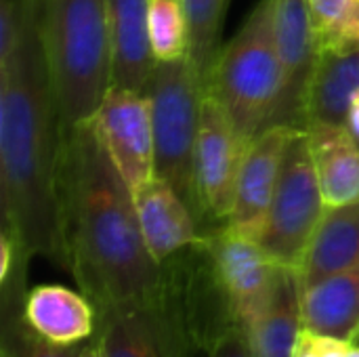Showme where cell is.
Returning <instances> with one entry per match:
<instances>
[{
  "label": "cell",
  "mask_w": 359,
  "mask_h": 357,
  "mask_svg": "<svg viewBox=\"0 0 359 357\" xmlns=\"http://www.w3.org/2000/svg\"><path fill=\"white\" fill-rule=\"evenodd\" d=\"M57 196L67 271L97 316L162 290L166 265L149 252L135 196L93 120L61 130Z\"/></svg>",
  "instance_id": "6da1fadb"
},
{
  "label": "cell",
  "mask_w": 359,
  "mask_h": 357,
  "mask_svg": "<svg viewBox=\"0 0 359 357\" xmlns=\"http://www.w3.org/2000/svg\"><path fill=\"white\" fill-rule=\"evenodd\" d=\"M61 130L40 34V0H32L23 44L0 65L2 227L32 257L67 271L57 196Z\"/></svg>",
  "instance_id": "7a4b0ae2"
},
{
  "label": "cell",
  "mask_w": 359,
  "mask_h": 357,
  "mask_svg": "<svg viewBox=\"0 0 359 357\" xmlns=\"http://www.w3.org/2000/svg\"><path fill=\"white\" fill-rule=\"evenodd\" d=\"M40 34L61 128L90 122L114 86L105 0H40Z\"/></svg>",
  "instance_id": "3957f363"
},
{
  "label": "cell",
  "mask_w": 359,
  "mask_h": 357,
  "mask_svg": "<svg viewBox=\"0 0 359 357\" xmlns=\"http://www.w3.org/2000/svg\"><path fill=\"white\" fill-rule=\"evenodd\" d=\"M206 93L221 103L248 143L271 124L282 95L273 0H261L221 48Z\"/></svg>",
  "instance_id": "277c9868"
},
{
  "label": "cell",
  "mask_w": 359,
  "mask_h": 357,
  "mask_svg": "<svg viewBox=\"0 0 359 357\" xmlns=\"http://www.w3.org/2000/svg\"><path fill=\"white\" fill-rule=\"evenodd\" d=\"M145 95L154 120L156 177L170 183L198 215L194 154L206 84L189 57L156 61Z\"/></svg>",
  "instance_id": "5b68a950"
},
{
  "label": "cell",
  "mask_w": 359,
  "mask_h": 357,
  "mask_svg": "<svg viewBox=\"0 0 359 357\" xmlns=\"http://www.w3.org/2000/svg\"><path fill=\"white\" fill-rule=\"evenodd\" d=\"M326 210L328 204L316 175L307 128H297L257 242L278 265L299 271Z\"/></svg>",
  "instance_id": "8992f818"
},
{
  "label": "cell",
  "mask_w": 359,
  "mask_h": 357,
  "mask_svg": "<svg viewBox=\"0 0 359 357\" xmlns=\"http://www.w3.org/2000/svg\"><path fill=\"white\" fill-rule=\"evenodd\" d=\"M95 339L103 357H194L198 349L168 267L156 297L97 316Z\"/></svg>",
  "instance_id": "52a82bcc"
},
{
  "label": "cell",
  "mask_w": 359,
  "mask_h": 357,
  "mask_svg": "<svg viewBox=\"0 0 359 357\" xmlns=\"http://www.w3.org/2000/svg\"><path fill=\"white\" fill-rule=\"evenodd\" d=\"M246 149L248 141L238 133L221 103L206 93L194 154L198 217L221 225L229 221Z\"/></svg>",
  "instance_id": "ba28073f"
},
{
  "label": "cell",
  "mask_w": 359,
  "mask_h": 357,
  "mask_svg": "<svg viewBox=\"0 0 359 357\" xmlns=\"http://www.w3.org/2000/svg\"><path fill=\"white\" fill-rule=\"evenodd\" d=\"M93 124L107 156L133 194L156 177L154 120L145 93L114 84Z\"/></svg>",
  "instance_id": "9c48e42d"
},
{
  "label": "cell",
  "mask_w": 359,
  "mask_h": 357,
  "mask_svg": "<svg viewBox=\"0 0 359 357\" xmlns=\"http://www.w3.org/2000/svg\"><path fill=\"white\" fill-rule=\"evenodd\" d=\"M276 42L282 65V95L271 124L305 128V109L320 46L311 23L309 0H273Z\"/></svg>",
  "instance_id": "30bf717a"
},
{
  "label": "cell",
  "mask_w": 359,
  "mask_h": 357,
  "mask_svg": "<svg viewBox=\"0 0 359 357\" xmlns=\"http://www.w3.org/2000/svg\"><path fill=\"white\" fill-rule=\"evenodd\" d=\"M204 246L240 324L246 326L271 292L282 265H278L257 240L227 225L206 234Z\"/></svg>",
  "instance_id": "8fae6325"
},
{
  "label": "cell",
  "mask_w": 359,
  "mask_h": 357,
  "mask_svg": "<svg viewBox=\"0 0 359 357\" xmlns=\"http://www.w3.org/2000/svg\"><path fill=\"white\" fill-rule=\"evenodd\" d=\"M294 130L297 128L273 124L248 143L238 177L233 210L225 223L227 227L259 240L282 177V166Z\"/></svg>",
  "instance_id": "7c38bea8"
},
{
  "label": "cell",
  "mask_w": 359,
  "mask_h": 357,
  "mask_svg": "<svg viewBox=\"0 0 359 357\" xmlns=\"http://www.w3.org/2000/svg\"><path fill=\"white\" fill-rule=\"evenodd\" d=\"M133 196L145 244L158 263L164 265L206 240L198 215L170 183L154 177Z\"/></svg>",
  "instance_id": "4fadbf2b"
},
{
  "label": "cell",
  "mask_w": 359,
  "mask_h": 357,
  "mask_svg": "<svg viewBox=\"0 0 359 357\" xmlns=\"http://www.w3.org/2000/svg\"><path fill=\"white\" fill-rule=\"evenodd\" d=\"M255 357H292L303 330V284L292 267H280L273 288L244 326Z\"/></svg>",
  "instance_id": "5bb4252c"
},
{
  "label": "cell",
  "mask_w": 359,
  "mask_h": 357,
  "mask_svg": "<svg viewBox=\"0 0 359 357\" xmlns=\"http://www.w3.org/2000/svg\"><path fill=\"white\" fill-rule=\"evenodd\" d=\"M303 328L353 341L359 330V261L303 288Z\"/></svg>",
  "instance_id": "9a60e30c"
},
{
  "label": "cell",
  "mask_w": 359,
  "mask_h": 357,
  "mask_svg": "<svg viewBox=\"0 0 359 357\" xmlns=\"http://www.w3.org/2000/svg\"><path fill=\"white\" fill-rule=\"evenodd\" d=\"M114 42V84L145 93L156 59L149 46V0H105Z\"/></svg>",
  "instance_id": "2e32d148"
},
{
  "label": "cell",
  "mask_w": 359,
  "mask_h": 357,
  "mask_svg": "<svg viewBox=\"0 0 359 357\" xmlns=\"http://www.w3.org/2000/svg\"><path fill=\"white\" fill-rule=\"evenodd\" d=\"M25 320L59 345L84 343L97 332V309L82 292L65 286H36L25 297Z\"/></svg>",
  "instance_id": "e0dca14e"
},
{
  "label": "cell",
  "mask_w": 359,
  "mask_h": 357,
  "mask_svg": "<svg viewBox=\"0 0 359 357\" xmlns=\"http://www.w3.org/2000/svg\"><path fill=\"white\" fill-rule=\"evenodd\" d=\"M309 149L328 208L359 200V145L345 124H309Z\"/></svg>",
  "instance_id": "ac0fdd59"
},
{
  "label": "cell",
  "mask_w": 359,
  "mask_h": 357,
  "mask_svg": "<svg viewBox=\"0 0 359 357\" xmlns=\"http://www.w3.org/2000/svg\"><path fill=\"white\" fill-rule=\"evenodd\" d=\"M359 88V44L320 48L311 78L305 128L309 124H345L353 95Z\"/></svg>",
  "instance_id": "d6986e66"
},
{
  "label": "cell",
  "mask_w": 359,
  "mask_h": 357,
  "mask_svg": "<svg viewBox=\"0 0 359 357\" xmlns=\"http://www.w3.org/2000/svg\"><path fill=\"white\" fill-rule=\"evenodd\" d=\"M359 261V200L326 210L299 269L303 288Z\"/></svg>",
  "instance_id": "ffe728a7"
},
{
  "label": "cell",
  "mask_w": 359,
  "mask_h": 357,
  "mask_svg": "<svg viewBox=\"0 0 359 357\" xmlns=\"http://www.w3.org/2000/svg\"><path fill=\"white\" fill-rule=\"evenodd\" d=\"M227 6L229 0H183L189 36L187 57L204 84L221 53V32Z\"/></svg>",
  "instance_id": "44dd1931"
},
{
  "label": "cell",
  "mask_w": 359,
  "mask_h": 357,
  "mask_svg": "<svg viewBox=\"0 0 359 357\" xmlns=\"http://www.w3.org/2000/svg\"><path fill=\"white\" fill-rule=\"evenodd\" d=\"M147 34L156 61L187 57L189 36L183 0H149Z\"/></svg>",
  "instance_id": "7402d4cb"
},
{
  "label": "cell",
  "mask_w": 359,
  "mask_h": 357,
  "mask_svg": "<svg viewBox=\"0 0 359 357\" xmlns=\"http://www.w3.org/2000/svg\"><path fill=\"white\" fill-rule=\"evenodd\" d=\"M320 48L359 44V0H309Z\"/></svg>",
  "instance_id": "603a6c76"
},
{
  "label": "cell",
  "mask_w": 359,
  "mask_h": 357,
  "mask_svg": "<svg viewBox=\"0 0 359 357\" xmlns=\"http://www.w3.org/2000/svg\"><path fill=\"white\" fill-rule=\"evenodd\" d=\"M84 343L59 345L36 332L25 311L0 318V357H80Z\"/></svg>",
  "instance_id": "cb8c5ba5"
},
{
  "label": "cell",
  "mask_w": 359,
  "mask_h": 357,
  "mask_svg": "<svg viewBox=\"0 0 359 357\" xmlns=\"http://www.w3.org/2000/svg\"><path fill=\"white\" fill-rule=\"evenodd\" d=\"M347 349H349V341H341L303 328L292 357H345Z\"/></svg>",
  "instance_id": "d4e9b609"
},
{
  "label": "cell",
  "mask_w": 359,
  "mask_h": 357,
  "mask_svg": "<svg viewBox=\"0 0 359 357\" xmlns=\"http://www.w3.org/2000/svg\"><path fill=\"white\" fill-rule=\"evenodd\" d=\"M208 357H255L244 326H233L223 337H219L206 351Z\"/></svg>",
  "instance_id": "484cf974"
},
{
  "label": "cell",
  "mask_w": 359,
  "mask_h": 357,
  "mask_svg": "<svg viewBox=\"0 0 359 357\" xmlns=\"http://www.w3.org/2000/svg\"><path fill=\"white\" fill-rule=\"evenodd\" d=\"M347 130L353 135V139L358 141L359 145V88L358 93L353 95L351 99V105H349V112H347V122H345Z\"/></svg>",
  "instance_id": "4316f807"
},
{
  "label": "cell",
  "mask_w": 359,
  "mask_h": 357,
  "mask_svg": "<svg viewBox=\"0 0 359 357\" xmlns=\"http://www.w3.org/2000/svg\"><path fill=\"white\" fill-rule=\"evenodd\" d=\"M80 357H103V351H101V347H99L97 339H95L90 345H86V347H84V351H82V356Z\"/></svg>",
  "instance_id": "83f0119b"
},
{
  "label": "cell",
  "mask_w": 359,
  "mask_h": 357,
  "mask_svg": "<svg viewBox=\"0 0 359 357\" xmlns=\"http://www.w3.org/2000/svg\"><path fill=\"white\" fill-rule=\"evenodd\" d=\"M345 357H359V347H358V345L349 343V349H347V356H345Z\"/></svg>",
  "instance_id": "f1b7e54d"
},
{
  "label": "cell",
  "mask_w": 359,
  "mask_h": 357,
  "mask_svg": "<svg viewBox=\"0 0 359 357\" xmlns=\"http://www.w3.org/2000/svg\"><path fill=\"white\" fill-rule=\"evenodd\" d=\"M351 343H353V345H358V347H359V330H358V335L353 337V341H351Z\"/></svg>",
  "instance_id": "f546056e"
}]
</instances>
